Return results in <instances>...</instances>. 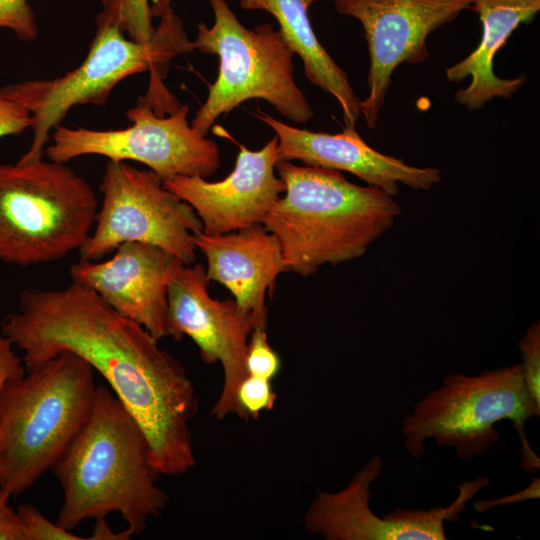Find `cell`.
<instances>
[{
    "mask_svg": "<svg viewBox=\"0 0 540 540\" xmlns=\"http://www.w3.org/2000/svg\"><path fill=\"white\" fill-rule=\"evenodd\" d=\"M1 331L23 352L26 370L64 351L86 361L142 429L158 474L179 475L195 465L190 421L198 399L183 365L96 292L75 282L26 289Z\"/></svg>",
    "mask_w": 540,
    "mask_h": 540,
    "instance_id": "1",
    "label": "cell"
},
{
    "mask_svg": "<svg viewBox=\"0 0 540 540\" xmlns=\"http://www.w3.org/2000/svg\"><path fill=\"white\" fill-rule=\"evenodd\" d=\"M0 337V488L16 497L54 469L88 420L95 371L64 351L26 370Z\"/></svg>",
    "mask_w": 540,
    "mask_h": 540,
    "instance_id": "2",
    "label": "cell"
},
{
    "mask_svg": "<svg viewBox=\"0 0 540 540\" xmlns=\"http://www.w3.org/2000/svg\"><path fill=\"white\" fill-rule=\"evenodd\" d=\"M53 470L63 490L56 522L70 531L116 512L134 536L167 504L146 436L104 385H97L88 420Z\"/></svg>",
    "mask_w": 540,
    "mask_h": 540,
    "instance_id": "3",
    "label": "cell"
},
{
    "mask_svg": "<svg viewBox=\"0 0 540 540\" xmlns=\"http://www.w3.org/2000/svg\"><path fill=\"white\" fill-rule=\"evenodd\" d=\"M153 39L137 42L121 25L120 0H103L97 29L83 62L62 76L11 83L0 92L31 115L32 142L19 159L30 162L43 158L51 132L61 125L68 111L83 104L104 105L113 88L126 77L151 72L149 91L139 99L160 115L175 111L180 104L163 86L170 61L191 52L181 20L170 9L160 18Z\"/></svg>",
    "mask_w": 540,
    "mask_h": 540,
    "instance_id": "4",
    "label": "cell"
},
{
    "mask_svg": "<svg viewBox=\"0 0 540 540\" xmlns=\"http://www.w3.org/2000/svg\"><path fill=\"white\" fill-rule=\"evenodd\" d=\"M276 170L285 194L261 224L280 243L287 271L298 275L363 256L402 212L394 196L340 171L290 161H279Z\"/></svg>",
    "mask_w": 540,
    "mask_h": 540,
    "instance_id": "5",
    "label": "cell"
},
{
    "mask_svg": "<svg viewBox=\"0 0 540 540\" xmlns=\"http://www.w3.org/2000/svg\"><path fill=\"white\" fill-rule=\"evenodd\" d=\"M97 207L92 187L65 163H0V259L30 266L79 250Z\"/></svg>",
    "mask_w": 540,
    "mask_h": 540,
    "instance_id": "6",
    "label": "cell"
},
{
    "mask_svg": "<svg viewBox=\"0 0 540 540\" xmlns=\"http://www.w3.org/2000/svg\"><path fill=\"white\" fill-rule=\"evenodd\" d=\"M540 416L538 405L528 393L522 365L486 370L476 376H447L438 389L419 401L402 424L406 450L415 458L424 455V442L432 438L441 447L454 448L456 456L468 460L486 453L498 442L495 424L509 420L519 435L521 467L528 472L540 468L525 424Z\"/></svg>",
    "mask_w": 540,
    "mask_h": 540,
    "instance_id": "7",
    "label": "cell"
},
{
    "mask_svg": "<svg viewBox=\"0 0 540 540\" xmlns=\"http://www.w3.org/2000/svg\"><path fill=\"white\" fill-rule=\"evenodd\" d=\"M214 23L198 24L192 51L219 57V73L191 126L206 136L216 119L241 103L265 100L288 120L303 124L314 112L294 80V52L269 23L245 27L226 0H209Z\"/></svg>",
    "mask_w": 540,
    "mask_h": 540,
    "instance_id": "8",
    "label": "cell"
},
{
    "mask_svg": "<svg viewBox=\"0 0 540 540\" xmlns=\"http://www.w3.org/2000/svg\"><path fill=\"white\" fill-rule=\"evenodd\" d=\"M96 226L79 249L80 260L99 261L125 242L159 246L191 265L194 236L203 231L195 210L163 185L152 170L108 160L100 184Z\"/></svg>",
    "mask_w": 540,
    "mask_h": 540,
    "instance_id": "9",
    "label": "cell"
},
{
    "mask_svg": "<svg viewBox=\"0 0 540 540\" xmlns=\"http://www.w3.org/2000/svg\"><path fill=\"white\" fill-rule=\"evenodd\" d=\"M188 112L187 105H180L168 116H162L138 101L126 112L128 127L96 130L59 125L52 131L51 144L44 153L58 163L85 155L136 161L148 166L163 181L177 175L207 178L220 165L219 148L192 128Z\"/></svg>",
    "mask_w": 540,
    "mask_h": 540,
    "instance_id": "10",
    "label": "cell"
},
{
    "mask_svg": "<svg viewBox=\"0 0 540 540\" xmlns=\"http://www.w3.org/2000/svg\"><path fill=\"white\" fill-rule=\"evenodd\" d=\"M473 0H334L336 11L355 18L364 30L370 57L368 94L360 114L369 128L378 124L394 70L418 64L429 52L427 37L470 9Z\"/></svg>",
    "mask_w": 540,
    "mask_h": 540,
    "instance_id": "11",
    "label": "cell"
},
{
    "mask_svg": "<svg viewBox=\"0 0 540 540\" xmlns=\"http://www.w3.org/2000/svg\"><path fill=\"white\" fill-rule=\"evenodd\" d=\"M209 280L200 263L183 264L171 278L168 291V337H190L207 364L219 362L223 386L211 415L224 419L238 412L236 391L248 375L246 352L254 328L251 314L235 300H218L208 292Z\"/></svg>",
    "mask_w": 540,
    "mask_h": 540,
    "instance_id": "12",
    "label": "cell"
},
{
    "mask_svg": "<svg viewBox=\"0 0 540 540\" xmlns=\"http://www.w3.org/2000/svg\"><path fill=\"white\" fill-rule=\"evenodd\" d=\"M383 466L382 458L374 456L344 489L318 491L304 515L307 532L326 540H444V521L457 520L466 503L489 484L487 477L464 482L448 507L396 509L380 518L370 509L369 501L371 484Z\"/></svg>",
    "mask_w": 540,
    "mask_h": 540,
    "instance_id": "13",
    "label": "cell"
},
{
    "mask_svg": "<svg viewBox=\"0 0 540 540\" xmlns=\"http://www.w3.org/2000/svg\"><path fill=\"white\" fill-rule=\"evenodd\" d=\"M182 265L159 246L125 242L106 261L79 260L70 276L159 341L168 337V285Z\"/></svg>",
    "mask_w": 540,
    "mask_h": 540,
    "instance_id": "14",
    "label": "cell"
},
{
    "mask_svg": "<svg viewBox=\"0 0 540 540\" xmlns=\"http://www.w3.org/2000/svg\"><path fill=\"white\" fill-rule=\"evenodd\" d=\"M274 136L258 151L239 144L234 170L223 180L177 175L163 185L196 212L206 234H224L261 223L285 191L275 175L279 162Z\"/></svg>",
    "mask_w": 540,
    "mask_h": 540,
    "instance_id": "15",
    "label": "cell"
},
{
    "mask_svg": "<svg viewBox=\"0 0 540 540\" xmlns=\"http://www.w3.org/2000/svg\"><path fill=\"white\" fill-rule=\"evenodd\" d=\"M253 115L274 130L280 161L299 160L306 165L349 172L392 196L398 193L400 185L430 190L441 183L439 169L412 166L380 153L355 128L344 126L337 134L314 132L285 124L260 109Z\"/></svg>",
    "mask_w": 540,
    "mask_h": 540,
    "instance_id": "16",
    "label": "cell"
},
{
    "mask_svg": "<svg viewBox=\"0 0 540 540\" xmlns=\"http://www.w3.org/2000/svg\"><path fill=\"white\" fill-rule=\"evenodd\" d=\"M194 243L206 258L208 280L232 293L239 307L251 314L254 328L266 329V295L287 271L277 238L258 223L224 234L202 231L194 236Z\"/></svg>",
    "mask_w": 540,
    "mask_h": 540,
    "instance_id": "17",
    "label": "cell"
},
{
    "mask_svg": "<svg viewBox=\"0 0 540 540\" xmlns=\"http://www.w3.org/2000/svg\"><path fill=\"white\" fill-rule=\"evenodd\" d=\"M470 9L482 23L481 40L474 51L446 70V76L451 82L471 78L470 84L456 93L455 100L475 110L495 97L511 98L526 83L524 75L499 78L493 71V60L518 26L539 13L540 0H473Z\"/></svg>",
    "mask_w": 540,
    "mask_h": 540,
    "instance_id": "18",
    "label": "cell"
},
{
    "mask_svg": "<svg viewBox=\"0 0 540 540\" xmlns=\"http://www.w3.org/2000/svg\"><path fill=\"white\" fill-rule=\"evenodd\" d=\"M317 0H239L244 10H262L274 16L285 42L301 58L308 81L334 97L345 127L355 128L359 102L347 74L317 39L308 15Z\"/></svg>",
    "mask_w": 540,
    "mask_h": 540,
    "instance_id": "19",
    "label": "cell"
},
{
    "mask_svg": "<svg viewBox=\"0 0 540 540\" xmlns=\"http://www.w3.org/2000/svg\"><path fill=\"white\" fill-rule=\"evenodd\" d=\"M276 398L271 380L247 375L236 391L237 415L245 420L256 419L273 408Z\"/></svg>",
    "mask_w": 540,
    "mask_h": 540,
    "instance_id": "20",
    "label": "cell"
},
{
    "mask_svg": "<svg viewBox=\"0 0 540 540\" xmlns=\"http://www.w3.org/2000/svg\"><path fill=\"white\" fill-rule=\"evenodd\" d=\"M245 364L248 375L268 380L278 375L280 358L268 343L265 328H253L248 341Z\"/></svg>",
    "mask_w": 540,
    "mask_h": 540,
    "instance_id": "21",
    "label": "cell"
},
{
    "mask_svg": "<svg viewBox=\"0 0 540 540\" xmlns=\"http://www.w3.org/2000/svg\"><path fill=\"white\" fill-rule=\"evenodd\" d=\"M25 540H84L46 518L35 506L23 504L16 510Z\"/></svg>",
    "mask_w": 540,
    "mask_h": 540,
    "instance_id": "22",
    "label": "cell"
},
{
    "mask_svg": "<svg viewBox=\"0 0 540 540\" xmlns=\"http://www.w3.org/2000/svg\"><path fill=\"white\" fill-rule=\"evenodd\" d=\"M523 379L532 399L540 405V323H532L519 342Z\"/></svg>",
    "mask_w": 540,
    "mask_h": 540,
    "instance_id": "23",
    "label": "cell"
},
{
    "mask_svg": "<svg viewBox=\"0 0 540 540\" xmlns=\"http://www.w3.org/2000/svg\"><path fill=\"white\" fill-rule=\"evenodd\" d=\"M0 28L12 31L22 41L37 38L36 16L27 0H0Z\"/></svg>",
    "mask_w": 540,
    "mask_h": 540,
    "instance_id": "24",
    "label": "cell"
},
{
    "mask_svg": "<svg viewBox=\"0 0 540 540\" xmlns=\"http://www.w3.org/2000/svg\"><path fill=\"white\" fill-rule=\"evenodd\" d=\"M120 19L129 38L141 43L153 39L155 29L148 0H120Z\"/></svg>",
    "mask_w": 540,
    "mask_h": 540,
    "instance_id": "25",
    "label": "cell"
},
{
    "mask_svg": "<svg viewBox=\"0 0 540 540\" xmlns=\"http://www.w3.org/2000/svg\"><path fill=\"white\" fill-rule=\"evenodd\" d=\"M30 126V113L0 92V138L21 134Z\"/></svg>",
    "mask_w": 540,
    "mask_h": 540,
    "instance_id": "26",
    "label": "cell"
},
{
    "mask_svg": "<svg viewBox=\"0 0 540 540\" xmlns=\"http://www.w3.org/2000/svg\"><path fill=\"white\" fill-rule=\"evenodd\" d=\"M11 494L0 488V540H25L16 510L9 505Z\"/></svg>",
    "mask_w": 540,
    "mask_h": 540,
    "instance_id": "27",
    "label": "cell"
},
{
    "mask_svg": "<svg viewBox=\"0 0 540 540\" xmlns=\"http://www.w3.org/2000/svg\"><path fill=\"white\" fill-rule=\"evenodd\" d=\"M539 488H540L539 478H535L533 479L529 487L525 488L524 490L516 494L505 496L504 498L489 500V501H476L473 507L478 513H483L487 511L488 509L497 505L511 504L514 502H520L527 499L539 498Z\"/></svg>",
    "mask_w": 540,
    "mask_h": 540,
    "instance_id": "28",
    "label": "cell"
},
{
    "mask_svg": "<svg viewBox=\"0 0 540 540\" xmlns=\"http://www.w3.org/2000/svg\"><path fill=\"white\" fill-rule=\"evenodd\" d=\"M133 537L127 530L115 533L105 519L95 520L90 540H128Z\"/></svg>",
    "mask_w": 540,
    "mask_h": 540,
    "instance_id": "29",
    "label": "cell"
},
{
    "mask_svg": "<svg viewBox=\"0 0 540 540\" xmlns=\"http://www.w3.org/2000/svg\"><path fill=\"white\" fill-rule=\"evenodd\" d=\"M170 3L171 0H154L153 6L151 7L152 16L161 18L171 9Z\"/></svg>",
    "mask_w": 540,
    "mask_h": 540,
    "instance_id": "30",
    "label": "cell"
}]
</instances>
